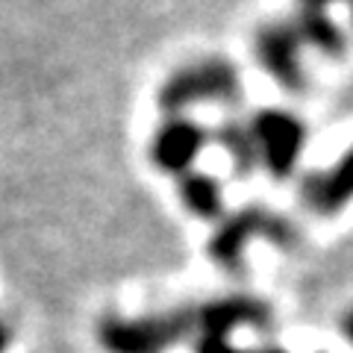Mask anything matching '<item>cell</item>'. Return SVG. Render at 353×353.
<instances>
[{
    "instance_id": "cell-1",
    "label": "cell",
    "mask_w": 353,
    "mask_h": 353,
    "mask_svg": "<svg viewBox=\"0 0 353 353\" xmlns=\"http://www.w3.org/2000/svg\"><path fill=\"white\" fill-rule=\"evenodd\" d=\"M241 101V71L221 57H206L176 68L159 85L157 103L168 115H180L189 106L203 103H239Z\"/></svg>"
},
{
    "instance_id": "cell-2",
    "label": "cell",
    "mask_w": 353,
    "mask_h": 353,
    "mask_svg": "<svg viewBox=\"0 0 353 353\" xmlns=\"http://www.w3.org/2000/svg\"><path fill=\"white\" fill-rule=\"evenodd\" d=\"M256 239L271 241L277 248H294L297 230L289 218L271 212L268 206H245L224 218V224L218 227V233L209 241V259L227 271H239L248 245Z\"/></svg>"
},
{
    "instance_id": "cell-3",
    "label": "cell",
    "mask_w": 353,
    "mask_h": 353,
    "mask_svg": "<svg viewBox=\"0 0 353 353\" xmlns=\"http://www.w3.org/2000/svg\"><path fill=\"white\" fill-rule=\"evenodd\" d=\"M194 327L189 309H174L145 318H106L101 324V345L109 353H165Z\"/></svg>"
},
{
    "instance_id": "cell-4",
    "label": "cell",
    "mask_w": 353,
    "mask_h": 353,
    "mask_svg": "<svg viewBox=\"0 0 353 353\" xmlns=\"http://www.w3.org/2000/svg\"><path fill=\"white\" fill-rule=\"evenodd\" d=\"M250 136L256 145L259 168L274 180H285L297 168V159L306 148V127L294 112L285 109H262L250 118Z\"/></svg>"
},
{
    "instance_id": "cell-5",
    "label": "cell",
    "mask_w": 353,
    "mask_h": 353,
    "mask_svg": "<svg viewBox=\"0 0 353 353\" xmlns=\"http://www.w3.org/2000/svg\"><path fill=\"white\" fill-rule=\"evenodd\" d=\"M303 50L306 44L297 32L294 21H268L256 30L253 36V59L259 62V68L271 77L274 83L283 88H303L306 71H303Z\"/></svg>"
},
{
    "instance_id": "cell-6",
    "label": "cell",
    "mask_w": 353,
    "mask_h": 353,
    "mask_svg": "<svg viewBox=\"0 0 353 353\" xmlns=\"http://www.w3.org/2000/svg\"><path fill=\"white\" fill-rule=\"evenodd\" d=\"M209 130L192 118L171 115L150 139V159L165 174H189L194 159L209 145Z\"/></svg>"
},
{
    "instance_id": "cell-7",
    "label": "cell",
    "mask_w": 353,
    "mask_h": 353,
    "mask_svg": "<svg viewBox=\"0 0 353 353\" xmlns=\"http://www.w3.org/2000/svg\"><path fill=\"white\" fill-rule=\"evenodd\" d=\"M303 201L318 215H336L353 201V148L303 183Z\"/></svg>"
},
{
    "instance_id": "cell-8",
    "label": "cell",
    "mask_w": 353,
    "mask_h": 353,
    "mask_svg": "<svg viewBox=\"0 0 353 353\" xmlns=\"http://www.w3.org/2000/svg\"><path fill=\"white\" fill-rule=\"evenodd\" d=\"M271 321V309L256 297H221V301L206 303L201 312L194 315V324L201 327V336H227L236 327L245 324H268Z\"/></svg>"
},
{
    "instance_id": "cell-9",
    "label": "cell",
    "mask_w": 353,
    "mask_h": 353,
    "mask_svg": "<svg viewBox=\"0 0 353 353\" xmlns=\"http://www.w3.org/2000/svg\"><path fill=\"white\" fill-rule=\"evenodd\" d=\"M292 21H294V27H297V32H301L306 48H312V50L321 53V57H330V59L345 57L347 36H345V30L330 18V12H318V9H297Z\"/></svg>"
},
{
    "instance_id": "cell-10",
    "label": "cell",
    "mask_w": 353,
    "mask_h": 353,
    "mask_svg": "<svg viewBox=\"0 0 353 353\" xmlns=\"http://www.w3.org/2000/svg\"><path fill=\"white\" fill-rule=\"evenodd\" d=\"M180 201L192 215L203 221H218L224 218V192L215 176L189 171L180 176Z\"/></svg>"
},
{
    "instance_id": "cell-11",
    "label": "cell",
    "mask_w": 353,
    "mask_h": 353,
    "mask_svg": "<svg viewBox=\"0 0 353 353\" xmlns=\"http://www.w3.org/2000/svg\"><path fill=\"white\" fill-rule=\"evenodd\" d=\"M215 145H221L230 159H233V168L245 176L259 165L256 159V145H253V136H250V127L248 124H239V121H224L218 130H215Z\"/></svg>"
},
{
    "instance_id": "cell-12",
    "label": "cell",
    "mask_w": 353,
    "mask_h": 353,
    "mask_svg": "<svg viewBox=\"0 0 353 353\" xmlns=\"http://www.w3.org/2000/svg\"><path fill=\"white\" fill-rule=\"evenodd\" d=\"M194 353H248V350L236 347L227 336H201L197 339Z\"/></svg>"
},
{
    "instance_id": "cell-13",
    "label": "cell",
    "mask_w": 353,
    "mask_h": 353,
    "mask_svg": "<svg viewBox=\"0 0 353 353\" xmlns=\"http://www.w3.org/2000/svg\"><path fill=\"white\" fill-rule=\"evenodd\" d=\"M341 3L353 18V0H297V9H318V12H330V6Z\"/></svg>"
},
{
    "instance_id": "cell-14",
    "label": "cell",
    "mask_w": 353,
    "mask_h": 353,
    "mask_svg": "<svg viewBox=\"0 0 353 353\" xmlns=\"http://www.w3.org/2000/svg\"><path fill=\"white\" fill-rule=\"evenodd\" d=\"M341 330H345V336L353 341V309H350V312L345 315V324H341Z\"/></svg>"
},
{
    "instance_id": "cell-15",
    "label": "cell",
    "mask_w": 353,
    "mask_h": 353,
    "mask_svg": "<svg viewBox=\"0 0 353 353\" xmlns=\"http://www.w3.org/2000/svg\"><path fill=\"white\" fill-rule=\"evenodd\" d=\"M3 347H6V330L0 324V353H3Z\"/></svg>"
},
{
    "instance_id": "cell-16",
    "label": "cell",
    "mask_w": 353,
    "mask_h": 353,
    "mask_svg": "<svg viewBox=\"0 0 353 353\" xmlns=\"http://www.w3.org/2000/svg\"><path fill=\"white\" fill-rule=\"evenodd\" d=\"M262 353H285V350H277V347H271V350H262Z\"/></svg>"
}]
</instances>
